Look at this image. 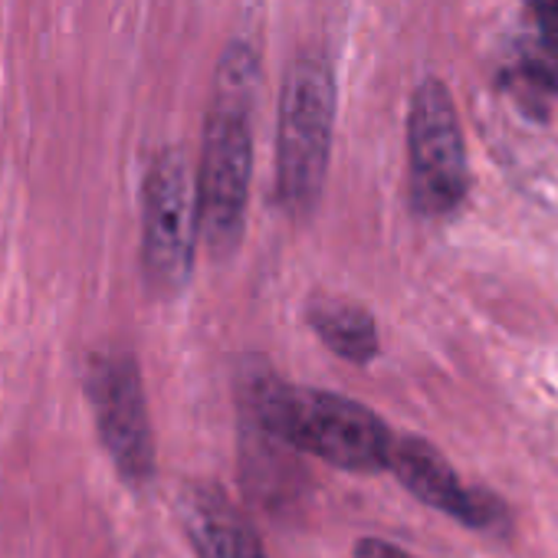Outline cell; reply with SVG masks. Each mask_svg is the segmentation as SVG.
Segmentation results:
<instances>
[{
  "label": "cell",
  "mask_w": 558,
  "mask_h": 558,
  "mask_svg": "<svg viewBox=\"0 0 558 558\" xmlns=\"http://www.w3.org/2000/svg\"><path fill=\"white\" fill-rule=\"evenodd\" d=\"M197 220V181L181 148H165L142 187V269L155 296L174 300L191 279Z\"/></svg>",
  "instance_id": "obj_4"
},
{
  "label": "cell",
  "mask_w": 558,
  "mask_h": 558,
  "mask_svg": "<svg viewBox=\"0 0 558 558\" xmlns=\"http://www.w3.org/2000/svg\"><path fill=\"white\" fill-rule=\"evenodd\" d=\"M525 8L535 21V34H538V57H551L558 60V0H525Z\"/></svg>",
  "instance_id": "obj_10"
},
{
  "label": "cell",
  "mask_w": 558,
  "mask_h": 558,
  "mask_svg": "<svg viewBox=\"0 0 558 558\" xmlns=\"http://www.w3.org/2000/svg\"><path fill=\"white\" fill-rule=\"evenodd\" d=\"M86 395L102 447L129 486L155 480V434L138 362L129 352H99L86 368Z\"/></svg>",
  "instance_id": "obj_6"
},
{
  "label": "cell",
  "mask_w": 558,
  "mask_h": 558,
  "mask_svg": "<svg viewBox=\"0 0 558 558\" xmlns=\"http://www.w3.org/2000/svg\"><path fill=\"white\" fill-rule=\"evenodd\" d=\"M388 470H395L404 489L414 493L424 506L447 512L470 529H486L502 519L499 499L486 496L483 489L463 486L453 466L440 457V450L421 437H398Z\"/></svg>",
  "instance_id": "obj_7"
},
{
  "label": "cell",
  "mask_w": 558,
  "mask_h": 558,
  "mask_svg": "<svg viewBox=\"0 0 558 558\" xmlns=\"http://www.w3.org/2000/svg\"><path fill=\"white\" fill-rule=\"evenodd\" d=\"M336 125V76L323 57H300L290 66L279 102V201L296 217L323 194Z\"/></svg>",
  "instance_id": "obj_3"
},
{
  "label": "cell",
  "mask_w": 558,
  "mask_h": 558,
  "mask_svg": "<svg viewBox=\"0 0 558 558\" xmlns=\"http://www.w3.org/2000/svg\"><path fill=\"white\" fill-rule=\"evenodd\" d=\"M246 401L272 437L339 470L378 473L391 466L395 437L385 421L359 401L332 391L283 385L269 375L246 391Z\"/></svg>",
  "instance_id": "obj_2"
},
{
  "label": "cell",
  "mask_w": 558,
  "mask_h": 558,
  "mask_svg": "<svg viewBox=\"0 0 558 558\" xmlns=\"http://www.w3.org/2000/svg\"><path fill=\"white\" fill-rule=\"evenodd\" d=\"M310 326L316 336L345 362L368 365L378 355L375 319L352 303H319L310 310Z\"/></svg>",
  "instance_id": "obj_9"
},
{
  "label": "cell",
  "mask_w": 558,
  "mask_h": 558,
  "mask_svg": "<svg viewBox=\"0 0 558 558\" xmlns=\"http://www.w3.org/2000/svg\"><path fill=\"white\" fill-rule=\"evenodd\" d=\"M408 155L414 210L427 217L457 210L470 191L466 145L450 89L434 76L414 89L408 116Z\"/></svg>",
  "instance_id": "obj_5"
},
{
  "label": "cell",
  "mask_w": 558,
  "mask_h": 558,
  "mask_svg": "<svg viewBox=\"0 0 558 558\" xmlns=\"http://www.w3.org/2000/svg\"><path fill=\"white\" fill-rule=\"evenodd\" d=\"M355 558H411L404 548L391 545V542H381V538H362L355 545Z\"/></svg>",
  "instance_id": "obj_11"
},
{
  "label": "cell",
  "mask_w": 558,
  "mask_h": 558,
  "mask_svg": "<svg viewBox=\"0 0 558 558\" xmlns=\"http://www.w3.org/2000/svg\"><path fill=\"white\" fill-rule=\"evenodd\" d=\"M181 522L197 558H266L250 525L214 486H187L181 493Z\"/></svg>",
  "instance_id": "obj_8"
},
{
  "label": "cell",
  "mask_w": 558,
  "mask_h": 558,
  "mask_svg": "<svg viewBox=\"0 0 558 558\" xmlns=\"http://www.w3.org/2000/svg\"><path fill=\"white\" fill-rule=\"evenodd\" d=\"M256 53L233 44L217 70V96L204 129V151L197 171V220L201 236L217 259H230L243 240L246 197L253 178V132L250 109L256 89Z\"/></svg>",
  "instance_id": "obj_1"
}]
</instances>
